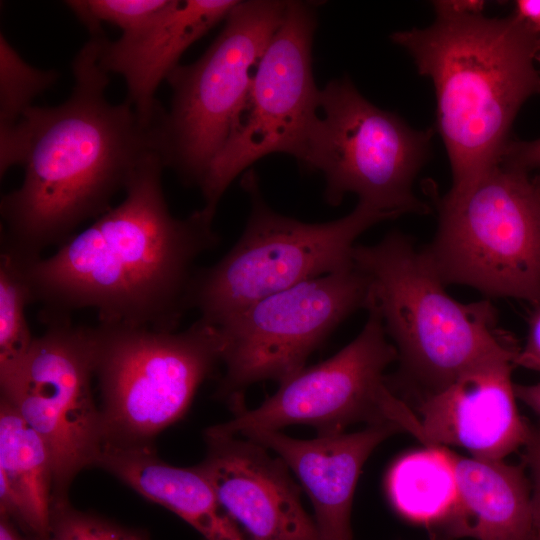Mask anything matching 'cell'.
<instances>
[{
	"instance_id": "1",
	"label": "cell",
	"mask_w": 540,
	"mask_h": 540,
	"mask_svg": "<svg viewBox=\"0 0 540 540\" xmlns=\"http://www.w3.org/2000/svg\"><path fill=\"white\" fill-rule=\"evenodd\" d=\"M72 72L63 103L31 106L16 124L0 128L1 178L13 166L24 169L20 187L1 197L0 243L32 258L110 210L140 164L160 155L162 114L147 119L127 99H106L109 74L98 63L94 36Z\"/></svg>"
},
{
	"instance_id": "2",
	"label": "cell",
	"mask_w": 540,
	"mask_h": 540,
	"mask_svg": "<svg viewBox=\"0 0 540 540\" xmlns=\"http://www.w3.org/2000/svg\"><path fill=\"white\" fill-rule=\"evenodd\" d=\"M158 153L137 168L124 199L57 247L30 258L28 279L41 319L91 309L99 324L175 331L190 310L197 258L217 246L214 216L169 210Z\"/></svg>"
},
{
	"instance_id": "3",
	"label": "cell",
	"mask_w": 540,
	"mask_h": 540,
	"mask_svg": "<svg viewBox=\"0 0 540 540\" xmlns=\"http://www.w3.org/2000/svg\"><path fill=\"white\" fill-rule=\"evenodd\" d=\"M426 28L391 40L433 82L437 129L452 171L451 194L498 165L519 109L540 92L538 37L514 16L486 17L481 1H434Z\"/></svg>"
},
{
	"instance_id": "4",
	"label": "cell",
	"mask_w": 540,
	"mask_h": 540,
	"mask_svg": "<svg viewBox=\"0 0 540 540\" xmlns=\"http://www.w3.org/2000/svg\"><path fill=\"white\" fill-rule=\"evenodd\" d=\"M352 258L369 278L372 303L397 352L398 372L387 381L393 392L416 387L421 398L476 366L516 357L519 348L497 328L492 303L452 298L406 234L394 230L375 244H356Z\"/></svg>"
},
{
	"instance_id": "5",
	"label": "cell",
	"mask_w": 540,
	"mask_h": 540,
	"mask_svg": "<svg viewBox=\"0 0 540 540\" xmlns=\"http://www.w3.org/2000/svg\"><path fill=\"white\" fill-rule=\"evenodd\" d=\"M437 207L421 250L446 286L540 303V184L526 170L500 162Z\"/></svg>"
},
{
	"instance_id": "6",
	"label": "cell",
	"mask_w": 540,
	"mask_h": 540,
	"mask_svg": "<svg viewBox=\"0 0 540 540\" xmlns=\"http://www.w3.org/2000/svg\"><path fill=\"white\" fill-rule=\"evenodd\" d=\"M94 331L102 446L153 447L222 363L221 332L200 318L182 331L107 324Z\"/></svg>"
},
{
	"instance_id": "7",
	"label": "cell",
	"mask_w": 540,
	"mask_h": 540,
	"mask_svg": "<svg viewBox=\"0 0 540 540\" xmlns=\"http://www.w3.org/2000/svg\"><path fill=\"white\" fill-rule=\"evenodd\" d=\"M242 187L251 201L243 233L217 263L196 271L190 290V308L216 327L263 298L353 266L357 238L391 219L358 202L342 218L307 223L274 211L254 172Z\"/></svg>"
},
{
	"instance_id": "8",
	"label": "cell",
	"mask_w": 540,
	"mask_h": 540,
	"mask_svg": "<svg viewBox=\"0 0 540 540\" xmlns=\"http://www.w3.org/2000/svg\"><path fill=\"white\" fill-rule=\"evenodd\" d=\"M432 129L415 130L364 98L349 78L320 89L303 167L325 178L332 206L348 193L391 219L425 214L413 183L430 154Z\"/></svg>"
},
{
	"instance_id": "9",
	"label": "cell",
	"mask_w": 540,
	"mask_h": 540,
	"mask_svg": "<svg viewBox=\"0 0 540 540\" xmlns=\"http://www.w3.org/2000/svg\"><path fill=\"white\" fill-rule=\"evenodd\" d=\"M287 1H238L196 61L167 77L170 108L159 122V153L187 185L200 186L224 146Z\"/></svg>"
},
{
	"instance_id": "10",
	"label": "cell",
	"mask_w": 540,
	"mask_h": 540,
	"mask_svg": "<svg viewBox=\"0 0 540 540\" xmlns=\"http://www.w3.org/2000/svg\"><path fill=\"white\" fill-rule=\"evenodd\" d=\"M354 263V262H353ZM371 302L369 278L355 265L280 291L217 326L225 372L217 396L244 405L252 384L288 380L352 313Z\"/></svg>"
},
{
	"instance_id": "11",
	"label": "cell",
	"mask_w": 540,
	"mask_h": 540,
	"mask_svg": "<svg viewBox=\"0 0 540 540\" xmlns=\"http://www.w3.org/2000/svg\"><path fill=\"white\" fill-rule=\"evenodd\" d=\"M316 23L311 5L287 1L229 136L199 186L208 214L215 216L229 185L257 160L284 153L303 163L320 92L311 57Z\"/></svg>"
},
{
	"instance_id": "12",
	"label": "cell",
	"mask_w": 540,
	"mask_h": 540,
	"mask_svg": "<svg viewBox=\"0 0 540 540\" xmlns=\"http://www.w3.org/2000/svg\"><path fill=\"white\" fill-rule=\"evenodd\" d=\"M19 367L0 381L7 400L46 443L53 464V505L83 469L95 466L102 447L95 378L94 327L70 319L46 322Z\"/></svg>"
},
{
	"instance_id": "13",
	"label": "cell",
	"mask_w": 540,
	"mask_h": 540,
	"mask_svg": "<svg viewBox=\"0 0 540 540\" xmlns=\"http://www.w3.org/2000/svg\"><path fill=\"white\" fill-rule=\"evenodd\" d=\"M367 312L360 333L335 355L304 367L279 384L258 407L232 410L229 421L211 426L205 433L243 436L309 425L324 435L345 432L359 422L394 423L391 410L397 395L387 384L385 370L397 361V352L372 300Z\"/></svg>"
},
{
	"instance_id": "14",
	"label": "cell",
	"mask_w": 540,
	"mask_h": 540,
	"mask_svg": "<svg viewBox=\"0 0 540 540\" xmlns=\"http://www.w3.org/2000/svg\"><path fill=\"white\" fill-rule=\"evenodd\" d=\"M197 468L250 540H321L288 466L264 446L238 436L205 433Z\"/></svg>"
},
{
	"instance_id": "15",
	"label": "cell",
	"mask_w": 540,
	"mask_h": 540,
	"mask_svg": "<svg viewBox=\"0 0 540 540\" xmlns=\"http://www.w3.org/2000/svg\"><path fill=\"white\" fill-rule=\"evenodd\" d=\"M515 357L476 366L438 392L417 400L418 429L425 447L457 446L472 457L504 460L523 448L531 425L517 407Z\"/></svg>"
},
{
	"instance_id": "16",
	"label": "cell",
	"mask_w": 540,
	"mask_h": 540,
	"mask_svg": "<svg viewBox=\"0 0 540 540\" xmlns=\"http://www.w3.org/2000/svg\"><path fill=\"white\" fill-rule=\"evenodd\" d=\"M401 431L387 422L313 439L280 431H253L242 437L273 451L296 475L311 500L321 540H353L351 509L362 467L380 443Z\"/></svg>"
},
{
	"instance_id": "17",
	"label": "cell",
	"mask_w": 540,
	"mask_h": 540,
	"mask_svg": "<svg viewBox=\"0 0 540 540\" xmlns=\"http://www.w3.org/2000/svg\"><path fill=\"white\" fill-rule=\"evenodd\" d=\"M239 0H170L139 29L112 41L94 35L101 68L121 75L127 100L147 119L164 109L156 100L160 83L179 65L182 54L221 20Z\"/></svg>"
},
{
	"instance_id": "18",
	"label": "cell",
	"mask_w": 540,
	"mask_h": 540,
	"mask_svg": "<svg viewBox=\"0 0 540 540\" xmlns=\"http://www.w3.org/2000/svg\"><path fill=\"white\" fill-rule=\"evenodd\" d=\"M457 501L432 540H531V484L524 464L465 457L447 447Z\"/></svg>"
},
{
	"instance_id": "19",
	"label": "cell",
	"mask_w": 540,
	"mask_h": 540,
	"mask_svg": "<svg viewBox=\"0 0 540 540\" xmlns=\"http://www.w3.org/2000/svg\"><path fill=\"white\" fill-rule=\"evenodd\" d=\"M95 466L142 497L181 517L206 540H250L226 513L197 466L183 468L161 460L154 447L102 446Z\"/></svg>"
},
{
	"instance_id": "20",
	"label": "cell",
	"mask_w": 540,
	"mask_h": 540,
	"mask_svg": "<svg viewBox=\"0 0 540 540\" xmlns=\"http://www.w3.org/2000/svg\"><path fill=\"white\" fill-rule=\"evenodd\" d=\"M54 472L42 437L0 399V513L25 535L41 538L53 507Z\"/></svg>"
},
{
	"instance_id": "21",
	"label": "cell",
	"mask_w": 540,
	"mask_h": 540,
	"mask_svg": "<svg viewBox=\"0 0 540 540\" xmlns=\"http://www.w3.org/2000/svg\"><path fill=\"white\" fill-rule=\"evenodd\" d=\"M386 488L394 509L406 520L425 525L433 538L457 501L447 447L429 446L401 456L388 472Z\"/></svg>"
},
{
	"instance_id": "22",
	"label": "cell",
	"mask_w": 540,
	"mask_h": 540,
	"mask_svg": "<svg viewBox=\"0 0 540 540\" xmlns=\"http://www.w3.org/2000/svg\"><path fill=\"white\" fill-rule=\"evenodd\" d=\"M0 381L22 363L34 341L27 317L34 303L28 279L31 257L0 243Z\"/></svg>"
},
{
	"instance_id": "23",
	"label": "cell",
	"mask_w": 540,
	"mask_h": 540,
	"mask_svg": "<svg viewBox=\"0 0 540 540\" xmlns=\"http://www.w3.org/2000/svg\"><path fill=\"white\" fill-rule=\"evenodd\" d=\"M54 69L43 70L26 62L5 35H0V128L16 124L35 97L58 79Z\"/></svg>"
},
{
	"instance_id": "24",
	"label": "cell",
	"mask_w": 540,
	"mask_h": 540,
	"mask_svg": "<svg viewBox=\"0 0 540 540\" xmlns=\"http://www.w3.org/2000/svg\"><path fill=\"white\" fill-rule=\"evenodd\" d=\"M170 0H70L67 7L87 27L91 36L100 34L102 23L121 29L122 34L139 29L158 15Z\"/></svg>"
},
{
	"instance_id": "25",
	"label": "cell",
	"mask_w": 540,
	"mask_h": 540,
	"mask_svg": "<svg viewBox=\"0 0 540 540\" xmlns=\"http://www.w3.org/2000/svg\"><path fill=\"white\" fill-rule=\"evenodd\" d=\"M33 540H150L140 530L74 509L69 501L53 505L46 534Z\"/></svg>"
},
{
	"instance_id": "26",
	"label": "cell",
	"mask_w": 540,
	"mask_h": 540,
	"mask_svg": "<svg viewBox=\"0 0 540 540\" xmlns=\"http://www.w3.org/2000/svg\"><path fill=\"white\" fill-rule=\"evenodd\" d=\"M522 463L530 473L531 540H540V427L531 425L523 446Z\"/></svg>"
},
{
	"instance_id": "27",
	"label": "cell",
	"mask_w": 540,
	"mask_h": 540,
	"mask_svg": "<svg viewBox=\"0 0 540 540\" xmlns=\"http://www.w3.org/2000/svg\"><path fill=\"white\" fill-rule=\"evenodd\" d=\"M514 364L540 373V303L530 318L526 340L518 349Z\"/></svg>"
},
{
	"instance_id": "28",
	"label": "cell",
	"mask_w": 540,
	"mask_h": 540,
	"mask_svg": "<svg viewBox=\"0 0 540 540\" xmlns=\"http://www.w3.org/2000/svg\"><path fill=\"white\" fill-rule=\"evenodd\" d=\"M501 162L524 170L540 167V138L529 142H509Z\"/></svg>"
},
{
	"instance_id": "29",
	"label": "cell",
	"mask_w": 540,
	"mask_h": 540,
	"mask_svg": "<svg viewBox=\"0 0 540 540\" xmlns=\"http://www.w3.org/2000/svg\"><path fill=\"white\" fill-rule=\"evenodd\" d=\"M528 30L540 35V0H518L513 15Z\"/></svg>"
},
{
	"instance_id": "30",
	"label": "cell",
	"mask_w": 540,
	"mask_h": 540,
	"mask_svg": "<svg viewBox=\"0 0 540 540\" xmlns=\"http://www.w3.org/2000/svg\"><path fill=\"white\" fill-rule=\"evenodd\" d=\"M517 399L540 417V380L533 384H515Z\"/></svg>"
},
{
	"instance_id": "31",
	"label": "cell",
	"mask_w": 540,
	"mask_h": 540,
	"mask_svg": "<svg viewBox=\"0 0 540 540\" xmlns=\"http://www.w3.org/2000/svg\"><path fill=\"white\" fill-rule=\"evenodd\" d=\"M0 540H33V538L22 535L17 524L8 515L0 513Z\"/></svg>"
},
{
	"instance_id": "32",
	"label": "cell",
	"mask_w": 540,
	"mask_h": 540,
	"mask_svg": "<svg viewBox=\"0 0 540 540\" xmlns=\"http://www.w3.org/2000/svg\"><path fill=\"white\" fill-rule=\"evenodd\" d=\"M538 59H540V35L538 37Z\"/></svg>"
}]
</instances>
